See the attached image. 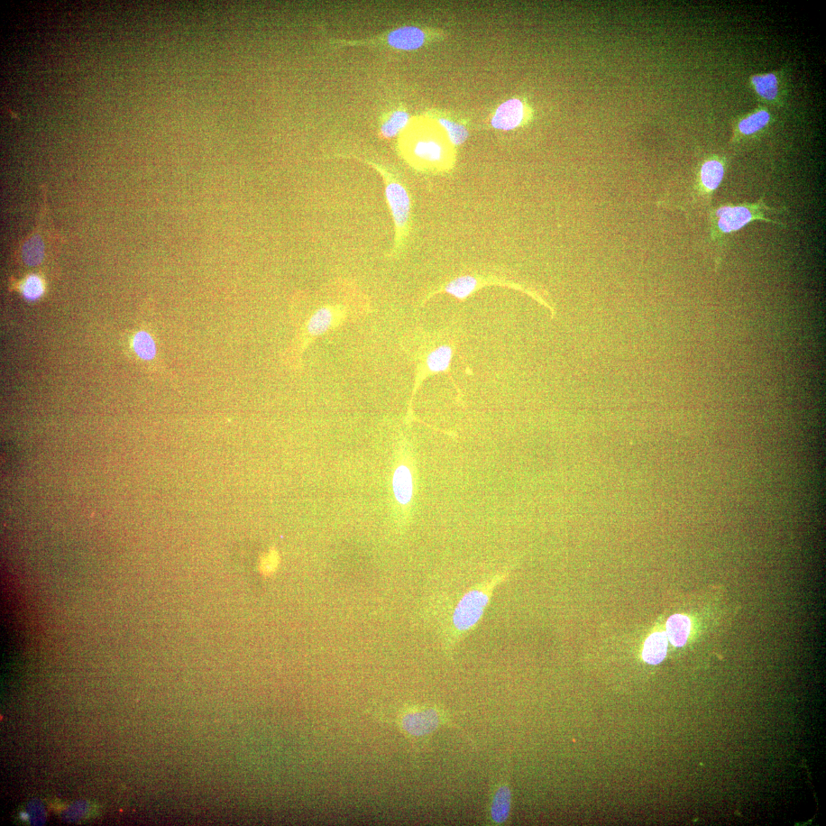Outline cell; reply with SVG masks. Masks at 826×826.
<instances>
[{
  "instance_id": "obj_1",
  "label": "cell",
  "mask_w": 826,
  "mask_h": 826,
  "mask_svg": "<svg viewBox=\"0 0 826 826\" xmlns=\"http://www.w3.org/2000/svg\"><path fill=\"white\" fill-rule=\"evenodd\" d=\"M510 577V569L501 572L465 593L455 605L447 628V650L455 647L477 626L491 601L495 589Z\"/></svg>"
},
{
  "instance_id": "obj_2",
  "label": "cell",
  "mask_w": 826,
  "mask_h": 826,
  "mask_svg": "<svg viewBox=\"0 0 826 826\" xmlns=\"http://www.w3.org/2000/svg\"><path fill=\"white\" fill-rule=\"evenodd\" d=\"M763 200L757 203L723 205L712 210L710 215L712 237L715 240L740 231L743 227L755 220L783 225L766 216L768 210Z\"/></svg>"
},
{
  "instance_id": "obj_3",
  "label": "cell",
  "mask_w": 826,
  "mask_h": 826,
  "mask_svg": "<svg viewBox=\"0 0 826 826\" xmlns=\"http://www.w3.org/2000/svg\"><path fill=\"white\" fill-rule=\"evenodd\" d=\"M442 714L436 709L412 711L403 716L404 730L413 736H424L436 730L443 723Z\"/></svg>"
},
{
  "instance_id": "obj_4",
  "label": "cell",
  "mask_w": 826,
  "mask_h": 826,
  "mask_svg": "<svg viewBox=\"0 0 826 826\" xmlns=\"http://www.w3.org/2000/svg\"><path fill=\"white\" fill-rule=\"evenodd\" d=\"M385 193L395 224L398 228L405 227L411 210L410 198L406 188L399 183L390 182L385 187Z\"/></svg>"
},
{
  "instance_id": "obj_5",
  "label": "cell",
  "mask_w": 826,
  "mask_h": 826,
  "mask_svg": "<svg viewBox=\"0 0 826 826\" xmlns=\"http://www.w3.org/2000/svg\"><path fill=\"white\" fill-rule=\"evenodd\" d=\"M525 118V105L519 99L513 98L501 104L492 118L493 128L504 131L513 130Z\"/></svg>"
},
{
  "instance_id": "obj_6",
  "label": "cell",
  "mask_w": 826,
  "mask_h": 826,
  "mask_svg": "<svg viewBox=\"0 0 826 826\" xmlns=\"http://www.w3.org/2000/svg\"><path fill=\"white\" fill-rule=\"evenodd\" d=\"M426 35L419 28L405 26L390 32L388 42L392 48L403 50H417L424 44Z\"/></svg>"
},
{
  "instance_id": "obj_7",
  "label": "cell",
  "mask_w": 826,
  "mask_h": 826,
  "mask_svg": "<svg viewBox=\"0 0 826 826\" xmlns=\"http://www.w3.org/2000/svg\"><path fill=\"white\" fill-rule=\"evenodd\" d=\"M724 164L718 158L707 160L702 164L700 172V188L706 198L712 197L719 188L724 176Z\"/></svg>"
},
{
  "instance_id": "obj_8",
  "label": "cell",
  "mask_w": 826,
  "mask_h": 826,
  "mask_svg": "<svg viewBox=\"0 0 826 826\" xmlns=\"http://www.w3.org/2000/svg\"><path fill=\"white\" fill-rule=\"evenodd\" d=\"M393 489L397 502L401 507H408L413 495V475L410 467L399 465L393 477Z\"/></svg>"
},
{
  "instance_id": "obj_9",
  "label": "cell",
  "mask_w": 826,
  "mask_h": 826,
  "mask_svg": "<svg viewBox=\"0 0 826 826\" xmlns=\"http://www.w3.org/2000/svg\"><path fill=\"white\" fill-rule=\"evenodd\" d=\"M667 647L668 638L666 633H654L645 642L644 650H642V658L649 664H659L666 657Z\"/></svg>"
},
{
  "instance_id": "obj_10",
  "label": "cell",
  "mask_w": 826,
  "mask_h": 826,
  "mask_svg": "<svg viewBox=\"0 0 826 826\" xmlns=\"http://www.w3.org/2000/svg\"><path fill=\"white\" fill-rule=\"evenodd\" d=\"M690 630L691 621L685 615H673L666 622V637L675 647H681L686 645Z\"/></svg>"
},
{
  "instance_id": "obj_11",
  "label": "cell",
  "mask_w": 826,
  "mask_h": 826,
  "mask_svg": "<svg viewBox=\"0 0 826 826\" xmlns=\"http://www.w3.org/2000/svg\"><path fill=\"white\" fill-rule=\"evenodd\" d=\"M511 804V794L510 786L507 784L501 785L495 793L491 806V817L492 821L497 825L503 824L508 819Z\"/></svg>"
},
{
  "instance_id": "obj_12",
  "label": "cell",
  "mask_w": 826,
  "mask_h": 826,
  "mask_svg": "<svg viewBox=\"0 0 826 826\" xmlns=\"http://www.w3.org/2000/svg\"><path fill=\"white\" fill-rule=\"evenodd\" d=\"M751 85L756 93L765 100L775 101L779 97V82L774 73L753 76Z\"/></svg>"
},
{
  "instance_id": "obj_13",
  "label": "cell",
  "mask_w": 826,
  "mask_h": 826,
  "mask_svg": "<svg viewBox=\"0 0 826 826\" xmlns=\"http://www.w3.org/2000/svg\"><path fill=\"white\" fill-rule=\"evenodd\" d=\"M770 121V114L766 109H759L741 119L738 133L741 136H750L764 130Z\"/></svg>"
},
{
  "instance_id": "obj_14",
  "label": "cell",
  "mask_w": 826,
  "mask_h": 826,
  "mask_svg": "<svg viewBox=\"0 0 826 826\" xmlns=\"http://www.w3.org/2000/svg\"><path fill=\"white\" fill-rule=\"evenodd\" d=\"M335 321V312L328 306L321 307L311 316L307 323V332L311 336H319L328 332Z\"/></svg>"
},
{
  "instance_id": "obj_15",
  "label": "cell",
  "mask_w": 826,
  "mask_h": 826,
  "mask_svg": "<svg viewBox=\"0 0 826 826\" xmlns=\"http://www.w3.org/2000/svg\"><path fill=\"white\" fill-rule=\"evenodd\" d=\"M453 348L448 345L436 347L427 357L426 365L430 372L441 373L448 369L452 362Z\"/></svg>"
},
{
  "instance_id": "obj_16",
  "label": "cell",
  "mask_w": 826,
  "mask_h": 826,
  "mask_svg": "<svg viewBox=\"0 0 826 826\" xmlns=\"http://www.w3.org/2000/svg\"><path fill=\"white\" fill-rule=\"evenodd\" d=\"M477 285V280L471 275H463L450 282L445 291L458 299H465L469 297L475 290Z\"/></svg>"
},
{
  "instance_id": "obj_17",
  "label": "cell",
  "mask_w": 826,
  "mask_h": 826,
  "mask_svg": "<svg viewBox=\"0 0 826 826\" xmlns=\"http://www.w3.org/2000/svg\"><path fill=\"white\" fill-rule=\"evenodd\" d=\"M133 347L136 354L143 360L151 361L155 356L156 347L154 340L150 334L143 330L135 335Z\"/></svg>"
},
{
  "instance_id": "obj_18",
  "label": "cell",
  "mask_w": 826,
  "mask_h": 826,
  "mask_svg": "<svg viewBox=\"0 0 826 826\" xmlns=\"http://www.w3.org/2000/svg\"><path fill=\"white\" fill-rule=\"evenodd\" d=\"M409 115L406 112L397 110L392 114L387 121L381 126V134L385 138H393L397 136L408 124Z\"/></svg>"
},
{
  "instance_id": "obj_19",
  "label": "cell",
  "mask_w": 826,
  "mask_h": 826,
  "mask_svg": "<svg viewBox=\"0 0 826 826\" xmlns=\"http://www.w3.org/2000/svg\"><path fill=\"white\" fill-rule=\"evenodd\" d=\"M414 153L421 160L435 162L443 159L444 150L442 145L436 141L422 140L416 144Z\"/></svg>"
},
{
  "instance_id": "obj_20",
  "label": "cell",
  "mask_w": 826,
  "mask_h": 826,
  "mask_svg": "<svg viewBox=\"0 0 826 826\" xmlns=\"http://www.w3.org/2000/svg\"><path fill=\"white\" fill-rule=\"evenodd\" d=\"M44 246L39 237H34L23 247V259L29 265L40 264L43 258Z\"/></svg>"
},
{
  "instance_id": "obj_21",
  "label": "cell",
  "mask_w": 826,
  "mask_h": 826,
  "mask_svg": "<svg viewBox=\"0 0 826 826\" xmlns=\"http://www.w3.org/2000/svg\"><path fill=\"white\" fill-rule=\"evenodd\" d=\"M438 122L445 128L450 141L454 145H462L467 140L468 131L463 125L450 121L448 119L443 118L440 119Z\"/></svg>"
},
{
  "instance_id": "obj_22",
  "label": "cell",
  "mask_w": 826,
  "mask_h": 826,
  "mask_svg": "<svg viewBox=\"0 0 826 826\" xmlns=\"http://www.w3.org/2000/svg\"><path fill=\"white\" fill-rule=\"evenodd\" d=\"M44 292L42 281L36 275H30L23 287V296L29 300H36L42 297Z\"/></svg>"
},
{
  "instance_id": "obj_23",
  "label": "cell",
  "mask_w": 826,
  "mask_h": 826,
  "mask_svg": "<svg viewBox=\"0 0 826 826\" xmlns=\"http://www.w3.org/2000/svg\"><path fill=\"white\" fill-rule=\"evenodd\" d=\"M279 563L280 557L277 551L271 550L270 553L261 558L260 564L261 572L264 575H270L277 570Z\"/></svg>"
}]
</instances>
